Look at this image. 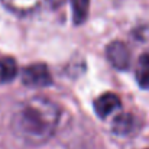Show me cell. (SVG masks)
I'll return each mask as SVG.
<instances>
[{"mask_svg":"<svg viewBox=\"0 0 149 149\" xmlns=\"http://www.w3.org/2000/svg\"><path fill=\"white\" fill-rule=\"evenodd\" d=\"M106 54L110 64L117 70H126L130 64V52L123 42H119V41L111 42L107 47Z\"/></svg>","mask_w":149,"mask_h":149,"instance_id":"cell-3","label":"cell"},{"mask_svg":"<svg viewBox=\"0 0 149 149\" xmlns=\"http://www.w3.org/2000/svg\"><path fill=\"white\" fill-rule=\"evenodd\" d=\"M59 117L61 111L52 100L35 96L16 106L12 114V130L26 145L38 146L54 136Z\"/></svg>","mask_w":149,"mask_h":149,"instance_id":"cell-1","label":"cell"},{"mask_svg":"<svg viewBox=\"0 0 149 149\" xmlns=\"http://www.w3.org/2000/svg\"><path fill=\"white\" fill-rule=\"evenodd\" d=\"M136 81L138 84L149 90V49H146L138 59V65H136Z\"/></svg>","mask_w":149,"mask_h":149,"instance_id":"cell-6","label":"cell"},{"mask_svg":"<svg viewBox=\"0 0 149 149\" xmlns=\"http://www.w3.org/2000/svg\"><path fill=\"white\" fill-rule=\"evenodd\" d=\"M22 81L29 87H47L52 83V77L45 64H32L22 71Z\"/></svg>","mask_w":149,"mask_h":149,"instance_id":"cell-2","label":"cell"},{"mask_svg":"<svg viewBox=\"0 0 149 149\" xmlns=\"http://www.w3.org/2000/svg\"><path fill=\"white\" fill-rule=\"evenodd\" d=\"M17 75V64L10 56L0 58V83H10Z\"/></svg>","mask_w":149,"mask_h":149,"instance_id":"cell-7","label":"cell"},{"mask_svg":"<svg viewBox=\"0 0 149 149\" xmlns=\"http://www.w3.org/2000/svg\"><path fill=\"white\" fill-rule=\"evenodd\" d=\"M72 10V20L75 25L86 22L90 9V0H70Z\"/></svg>","mask_w":149,"mask_h":149,"instance_id":"cell-8","label":"cell"},{"mask_svg":"<svg viewBox=\"0 0 149 149\" xmlns=\"http://www.w3.org/2000/svg\"><path fill=\"white\" fill-rule=\"evenodd\" d=\"M133 126H135L133 117L130 114H125V113L119 114L114 119V122H113V130L117 135H127V133H130Z\"/></svg>","mask_w":149,"mask_h":149,"instance_id":"cell-9","label":"cell"},{"mask_svg":"<svg viewBox=\"0 0 149 149\" xmlns=\"http://www.w3.org/2000/svg\"><path fill=\"white\" fill-rule=\"evenodd\" d=\"M45 0H1L3 6L16 13V15H28L35 12Z\"/></svg>","mask_w":149,"mask_h":149,"instance_id":"cell-5","label":"cell"},{"mask_svg":"<svg viewBox=\"0 0 149 149\" xmlns=\"http://www.w3.org/2000/svg\"><path fill=\"white\" fill-rule=\"evenodd\" d=\"M117 109H120V99L113 93L101 94L99 99H96V101H94V110H96L97 116L101 119H106L107 116H110Z\"/></svg>","mask_w":149,"mask_h":149,"instance_id":"cell-4","label":"cell"}]
</instances>
